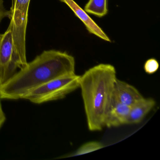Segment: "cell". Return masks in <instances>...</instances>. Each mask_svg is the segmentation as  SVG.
Wrapping results in <instances>:
<instances>
[{"instance_id": "6da1fadb", "label": "cell", "mask_w": 160, "mask_h": 160, "mask_svg": "<svg viewBox=\"0 0 160 160\" xmlns=\"http://www.w3.org/2000/svg\"><path fill=\"white\" fill-rule=\"evenodd\" d=\"M74 73L73 56L59 50H45L0 86V99H22L28 92L50 80Z\"/></svg>"}, {"instance_id": "7a4b0ae2", "label": "cell", "mask_w": 160, "mask_h": 160, "mask_svg": "<svg viewBox=\"0 0 160 160\" xmlns=\"http://www.w3.org/2000/svg\"><path fill=\"white\" fill-rule=\"evenodd\" d=\"M117 78L116 68L107 63L95 65L80 76L79 88L89 131H100L105 127Z\"/></svg>"}, {"instance_id": "3957f363", "label": "cell", "mask_w": 160, "mask_h": 160, "mask_svg": "<svg viewBox=\"0 0 160 160\" xmlns=\"http://www.w3.org/2000/svg\"><path fill=\"white\" fill-rule=\"evenodd\" d=\"M80 77L74 73L50 80L31 91L22 99L40 104L63 99L79 88Z\"/></svg>"}, {"instance_id": "277c9868", "label": "cell", "mask_w": 160, "mask_h": 160, "mask_svg": "<svg viewBox=\"0 0 160 160\" xmlns=\"http://www.w3.org/2000/svg\"><path fill=\"white\" fill-rule=\"evenodd\" d=\"M27 64L16 54L12 32L8 28L5 33L0 34V86Z\"/></svg>"}, {"instance_id": "5b68a950", "label": "cell", "mask_w": 160, "mask_h": 160, "mask_svg": "<svg viewBox=\"0 0 160 160\" xmlns=\"http://www.w3.org/2000/svg\"><path fill=\"white\" fill-rule=\"evenodd\" d=\"M31 0H12L10 25L13 32L26 35L28 13Z\"/></svg>"}, {"instance_id": "8992f818", "label": "cell", "mask_w": 160, "mask_h": 160, "mask_svg": "<svg viewBox=\"0 0 160 160\" xmlns=\"http://www.w3.org/2000/svg\"><path fill=\"white\" fill-rule=\"evenodd\" d=\"M143 97L136 88L117 78L113 92V99L116 101L131 107Z\"/></svg>"}, {"instance_id": "52a82bcc", "label": "cell", "mask_w": 160, "mask_h": 160, "mask_svg": "<svg viewBox=\"0 0 160 160\" xmlns=\"http://www.w3.org/2000/svg\"><path fill=\"white\" fill-rule=\"evenodd\" d=\"M60 1L65 3L72 11L76 16L82 21L89 33L97 36L104 41L111 42V40L104 32L92 20L88 13L81 8L74 0Z\"/></svg>"}, {"instance_id": "ba28073f", "label": "cell", "mask_w": 160, "mask_h": 160, "mask_svg": "<svg viewBox=\"0 0 160 160\" xmlns=\"http://www.w3.org/2000/svg\"><path fill=\"white\" fill-rule=\"evenodd\" d=\"M130 107L112 99L105 120V127L112 128L126 124Z\"/></svg>"}, {"instance_id": "9c48e42d", "label": "cell", "mask_w": 160, "mask_h": 160, "mask_svg": "<svg viewBox=\"0 0 160 160\" xmlns=\"http://www.w3.org/2000/svg\"><path fill=\"white\" fill-rule=\"evenodd\" d=\"M155 104L156 102L152 98L144 97L134 104L130 107L126 124L139 123L155 106Z\"/></svg>"}, {"instance_id": "30bf717a", "label": "cell", "mask_w": 160, "mask_h": 160, "mask_svg": "<svg viewBox=\"0 0 160 160\" xmlns=\"http://www.w3.org/2000/svg\"><path fill=\"white\" fill-rule=\"evenodd\" d=\"M108 0H89L84 10L88 13L98 18H102L107 14Z\"/></svg>"}, {"instance_id": "8fae6325", "label": "cell", "mask_w": 160, "mask_h": 160, "mask_svg": "<svg viewBox=\"0 0 160 160\" xmlns=\"http://www.w3.org/2000/svg\"><path fill=\"white\" fill-rule=\"evenodd\" d=\"M104 147L103 144L99 141H92L87 142L82 145L72 156H79L89 152L101 149Z\"/></svg>"}, {"instance_id": "7c38bea8", "label": "cell", "mask_w": 160, "mask_h": 160, "mask_svg": "<svg viewBox=\"0 0 160 160\" xmlns=\"http://www.w3.org/2000/svg\"><path fill=\"white\" fill-rule=\"evenodd\" d=\"M159 68V62L156 59L153 58L147 60L144 63V71L148 74H154L158 71Z\"/></svg>"}, {"instance_id": "4fadbf2b", "label": "cell", "mask_w": 160, "mask_h": 160, "mask_svg": "<svg viewBox=\"0 0 160 160\" xmlns=\"http://www.w3.org/2000/svg\"><path fill=\"white\" fill-rule=\"evenodd\" d=\"M10 17H11L10 11H8L5 9L3 4V0H0V23L5 18H8L10 19Z\"/></svg>"}, {"instance_id": "5bb4252c", "label": "cell", "mask_w": 160, "mask_h": 160, "mask_svg": "<svg viewBox=\"0 0 160 160\" xmlns=\"http://www.w3.org/2000/svg\"><path fill=\"white\" fill-rule=\"evenodd\" d=\"M1 99H0V130L2 127V125L5 122L6 120V117L5 113L2 108V105L1 103Z\"/></svg>"}]
</instances>
